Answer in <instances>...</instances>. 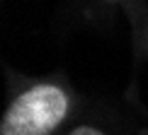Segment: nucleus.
I'll use <instances>...</instances> for the list:
<instances>
[{"label":"nucleus","mask_w":148,"mask_h":135,"mask_svg":"<svg viewBox=\"0 0 148 135\" xmlns=\"http://www.w3.org/2000/svg\"><path fill=\"white\" fill-rule=\"evenodd\" d=\"M78 113L80 99L68 80L17 77L0 118V135H63Z\"/></svg>","instance_id":"obj_1"},{"label":"nucleus","mask_w":148,"mask_h":135,"mask_svg":"<svg viewBox=\"0 0 148 135\" xmlns=\"http://www.w3.org/2000/svg\"><path fill=\"white\" fill-rule=\"evenodd\" d=\"M63 135H119V133L97 116H78Z\"/></svg>","instance_id":"obj_2"},{"label":"nucleus","mask_w":148,"mask_h":135,"mask_svg":"<svg viewBox=\"0 0 148 135\" xmlns=\"http://www.w3.org/2000/svg\"><path fill=\"white\" fill-rule=\"evenodd\" d=\"M100 7H104V10H116V7H124V10H136V5H138V0H95Z\"/></svg>","instance_id":"obj_3"},{"label":"nucleus","mask_w":148,"mask_h":135,"mask_svg":"<svg viewBox=\"0 0 148 135\" xmlns=\"http://www.w3.org/2000/svg\"><path fill=\"white\" fill-rule=\"evenodd\" d=\"M143 39H146V48H148V22H146V29H143Z\"/></svg>","instance_id":"obj_4"}]
</instances>
